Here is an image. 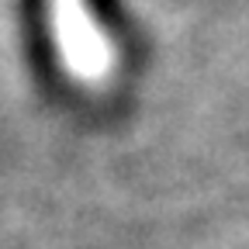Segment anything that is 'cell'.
Instances as JSON below:
<instances>
[{
	"mask_svg": "<svg viewBox=\"0 0 249 249\" xmlns=\"http://www.w3.org/2000/svg\"><path fill=\"white\" fill-rule=\"evenodd\" d=\"M59 66L80 87H104L118 73V45L87 0H45Z\"/></svg>",
	"mask_w": 249,
	"mask_h": 249,
	"instance_id": "cell-1",
	"label": "cell"
}]
</instances>
